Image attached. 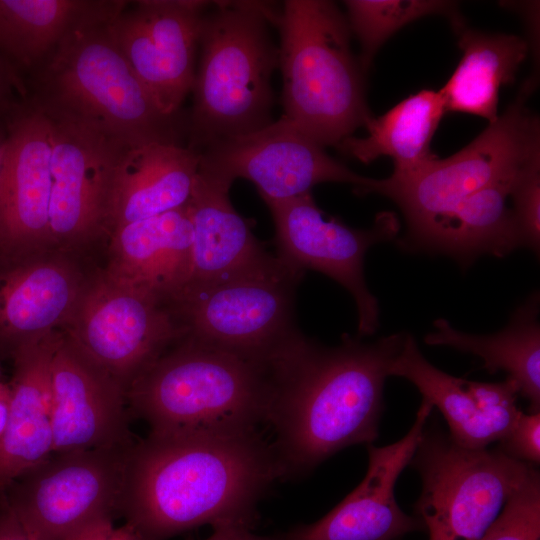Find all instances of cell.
Wrapping results in <instances>:
<instances>
[{
	"label": "cell",
	"instance_id": "obj_28",
	"mask_svg": "<svg viewBox=\"0 0 540 540\" xmlns=\"http://www.w3.org/2000/svg\"><path fill=\"white\" fill-rule=\"evenodd\" d=\"M538 294H533L512 315L501 331L475 335L455 329L447 320L437 319L434 331L424 341L430 346H447L483 360V368L493 374L504 371L519 394L529 402V413L540 412V326Z\"/></svg>",
	"mask_w": 540,
	"mask_h": 540
},
{
	"label": "cell",
	"instance_id": "obj_1",
	"mask_svg": "<svg viewBox=\"0 0 540 540\" xmlns=\"http://www.w3.org/2000/svg\"><path fill=\"white\" fill-rule=\"evenodd\" d=\"M281 478L272 444L257 431L149 433L129 450L120 511L146 540L202 525L252 528L262 495Z\"/></svg>",
	"mask_w": 540,
	"mask_h": 540
},
{
	"label": "cell",
	"instance_id": "obj_17",
	"mask_svg": "<svg viewBox=\"0 0 540 540\" xmlns=\"http://www.w3.org/2000/svg\"><path fill=\"white\" fill-rule=\"evenodd\" d=\"M53 453L126 446V391L63 331L50 367Z\"/></svg>",
	"mask_w": 540,
	"mask_h": 540
},
{
	"label": "cell",
	"instance_id": "obj_21",
	"mask_svg": "<svg viewBox=\"0 0 540 540\" xmlns=\"http://www.w3.org/2000/svg\"><path fill=\"white\" fill-rule=\"evenodd\" d=\"M109 238V278L168 307L188 286L193 232L185 206L117 227Z\"/></svg>",
	"mask_w": 540,
	"mask_h": 540
},
{
	"label": "cell",
	"instance_id": "obj_11",
	"mask_svg": "<svg viewBox=\"0 0 540 540\" xmlns=\"http://www.w3.org/2000/svg\"><path fill=\"white\" fill-rule=\"evenodd\" d=\"M64 332L126 392L182 336L167 305L103 271L92 275Z\"/></svg>",
	"mask_w": 540,
	"mask_h": 540
},
{
	"label": "cell",
	"instance_id": "obj_40",
	"mask_svg": "<svg viewBox=\"0 0 540 540\" xmlns=\"http://www.w3.org/2000/svg\"><path fill=\"white\" fill-rule=\"evenodd\" d=\"M1 382V381H0Z\"/></svg>",
	"mask_w": 540,
	"mask_h": 540
},
{
	"label": "cell",
	"instance_id": "obj_20",
	"mask_svg": "<svg viewBox=\"0 0 540 540\" xmlns=\"http://www.w3.org/2000/svg\"><path fill=\"white\" fill-rule=\"evenodd\" d=\"M390 376L413 383L422 399L437 407L449 427L453 442L468 449H483L499 442L522 413L519 388L510 378L496 383L469 381L432 365L421 353L412 335L390 368Z\"/></svg>",
	"mask_w": 540,
	"mask_h": 540
},
{
	"label": "cell",
	"instance_id": "obj_9",
	"mask_svg": "<svg viewBox=\"0 0 540 540\" xmlns=\"http://www.w3.org/2000/svg\"><path fill=\"white\" fill-rule=\"evenodd\" d=\"M422 481L415 516L428 540H480L535 470L498 448L468 449L424 428L410 461Z\"/></svg>",
	"mask_w": 540,
	"mask_h": 540
},
{
	"label": "cell",
	"instance_id": "obj_14",
	"mask_svg": "<svg viewBox=\"0 0 540 540\" xmlns=\"http://www.w3.org/2000/svg\"><path fill=\"white\" fill-rule=\"evenodd\" d=\"M199 154V171L230 185L237 178L249 180L261 198L296 197L323 182L351 184L357 195H366L373 182L328 155L283 117L251 133L216 142Z\"/></svg>",
	"mask_w": 540,
	"mask_h": 540
},
{
	"label": "cell",
	"instance_id": "obj_31",
	"mask_svg": "<svg viewBox=\"0 0 540 540\" xmlns=\"http://www.w3.org/2000/svg\"><path fill=\"white\" fill-rule=\"evenodd\" d=\"M480 540H540V476L536 469Z\"/></svg>",
	"mask_w": 540,
	"mask_h": 540
},
{
	"label": "cell",
	"instance_id": "obj_30",
	"mask_svg": "<svg viewBox=\"0 0 540 540\" xmlns=\"http://www.w3.org/2000/svg\"><path fill=\"white\" fill-rule=\"evenodd\" d=\"M347 22L361 47L359 65L366 74L379 48L405 25L429 15L448 18L455 33L464 20L455 1L347 0Z\"/></svg>",
	"mask_w": 540,
	"mask_h": 540
},
{
	"label": "cell",
	"instance_id": "obj_24",
	"mask_svg": "<svg viewBox=\"0 0 540 540\" xmlns=\"http://www.w3.org/2000/svg\"><path fill=\"white\" fill-rule=\"evenodd\" d=\"M129 3L124 0H0V60L26 83L72 32L112 21Z\"/></svg>",
	"mask_w": 540,
	"mask_h": 540
},
{
	"label": "cell",
	"instance_id": "obj_23",
	"mask_svg": "<svg viewBox=\"0 0 540 540\" xmlns=\"http://www.w3.org/2000/svg\"><path fill=\"white\" fill-rule=\"evenodd\" d=\"M230 187L198 169L185 205L193 232L192 272L187 287L231 277L274 257L232 206Z\"/></svg>",
	"mask_w": 540,
	"mask_h": 540
},
{
	"label": "cell",
	"instance_id": "obj_15",
	"mask_svg": "<svg viewBox=\"0 0 540 540\" xmlns=\"http://www.w3.org/2000/svg\"><path fill=\"white\" fill-rule=\"evenodd\" d=\"M109 24V31L159 109L182 114L192 91L202 17L210 2L140 0Z\"/></svg>",
	"mask_w": 540,
	"mask_h": 540
},
{
	"label": "cell",
	"instance_id": "obj_19",
	"mask_svg": "<svg viewBox=\"0 0 540 540\" xmlns=\"http://www.w3.org/2000/svg\"><path fill=\"white\" fill-rule=\"evenodd\" d=\"M91 277L54 249L0 264V354L65 331Z\"/></svg>",
	"mask_w": 540,
	"mask_h": 540
},
{
	"label": "cell",
	"instance_id": "obj_13",
	"mask_svg": "<svg viewBox=\"0 0 540 540\" xmlns=\"http://www.w3.org/2000/svg\"><path fill=\"white\" fill-rule=\"evenodd\" d=\"M51 249L75 254L110 234L118 163L129 145L92 128L49 117Z\"/></svg>",
	"mask_w": 540,
	"mask_h": 540
},
{
	"label": "cell",
	"instance_id": "obj_37",
	"mask_svg": "<svg viewBox=\"0 0 540 540\" xmlns=\"http://www.w3.org/2000/svg\"><path fill=\"white\" fill-rule=\"evenodd\" d=\"M205 540H280L278 537L256 534L253 528L246 526H221Z\"/></svg>",
	"mask_w": 540,
	"mask_h": 540
},
{
	"label": "cell",
	"instance_id": "obj_16",
	"mask_svg": "<svg viewBox=\"0 0 540 540\" xmlns=\"http://www.w3.org/2000/svg\"><path fill=\"white\" fill-rule=\"evenodd\" d=\"M0 173V264L51 249V127L27 97L6 115Z\"/></svg>",
	"mask_w": 540,
	"mask_h": 540
},
{
	"label": "cell",
	"instance_id": "obj_12",
	"mask_svg": "<svg viewBox=\"0 0 540 540\" xmlns=\"http://www.w3.org/2000/svg\"><path fill=\"white\" fill-rule=\"evenodd\" d=\"M275 226L277 255L289 266L315 270L332 278L353 297L358 315L357 337L379 327V305L368 289L364 257L373 245L394 239L400 224L392 212H382L368 229H355L325 217L311 192L287 198H262Z\"/></svg>",
	"mask_w": 540,
	"mask_h": 540
},
{
	"label": "cell",
	"instance_id": "obj_6",
	"mask_svg": "<svg viewBox=\"0 0 540 540\" xmlns=\"http://www.w3.org/2000/svg\"><path fill=\"white\" fill-rule=\"evenodd\" d=\"M283 118L321 146H337L372 117L346 16L331 1L278 9Z\"/></svg>",
	"mask_w": 540,
	"mask_h": 540
},
{
	"label": "cell",
	"instance_id": "obj_3",
	"mask_svg": "<svg viewBox=\"0 0 540 540\" xmlns=\"http://www.w3.org/2000/svg\"><path fill=\"white\" fill-rule=\"evenodd\" d=\"M277 361L180 337L129 386L154 434L236 435L267 423Z\"/></svg>",
	"mask_w": 540,
	"mask_h": 540
},
{
	"label": "cell",
	"instance_id": "obj_22",
	"mask_svg": "<svg viewBox=\"0 0 540 540\" xmlns=\"http://www.w3.org/2000/svg\"><path fill=\"white\" fill-rule=\"evenodd\" d=\"M62 332L31 342L12 356L9 418L0 442V494L53 453L50 367Z\"/></svg>",
	"mask_w": 540,
	"mask_h": 540
},
{
	"label": "cell",
	"instance_id": "obj_29",
	"mask_svg": "<svg viewBox=\"0 0 540 540\" xmlns=\"http://www.w3.org/2000/svg\"><path fill=\"white\" fill-rule=\"evenodd\" d=\"M446 113L440 91L423 89L365 124L366 137L349 136L336 147L364 164L382 156L394 162V173H407L437 158L432 138Z\"/></svg>",
	"mask_w": 540,
	"mask_h": 540
},
{
	"label": "cell",
	"instance_id": "obj_27",
	"mask_svg": "<svg viewBox=\"0 0 540 540\" xmlns=\"http://www.w3.org/2000/svg\"><path fill=\"white\" fill-rule=\"evenodd\" d=\"M456 34L462 57L439 90L446 112L468 113L493 123L498 118L499 90L514 83L529 44L517 35L484 33L466 26Z\"/></svg>",
	"mask_w": 540,
	"mask_h": 540
},
{
	"label": "cell",
	"instance_id": "obj_5",
	"mask_svg": "<svg viewBox=\"0 0 540 540\" xmlns=\"http://www.w3.org/2000/svg\"><path fill=\"white\" fill-rule=\"evenodd\" d=\"M278 10L258 1L210 2L201 21L199 64L187 115V146L206 147L270 124Z\"/></svg>",
	"mask_w": 540,
	"mask_h": 540
},
{
	"label": "cell",
	"instance_id": "obj_7",
	"mask_svg": "<svg viewBox=\"0 0 540 540\" xmlns=\"http://www.w3.org/2000/svg\"><path fill=\"white\" fill-rule=\"evenodd\" d=\"M536 85V76L527 78L505 112L456 154L373 180L367 194L391 199L405 218L401 247L408 250L474 192L540 156L539 118L528 107Z\"/></svg>",
	"mask_w": 540,
	"mask_h": 540
},
{
	"label": "cell",
	"instance_id": "obj_33",
	"mask_svg": "<svg viewBox=\"0 0 540 540\" xmlns=\"http://www.w3.org/2000/svg\"><path fill=\"white\" fill-rule=\"evenodd\" d=\"M511 458L530 465L540 462V412L521 413L497 447Z\"/></svg>",
	"mask_w": 540,
	"mask_h": 540
},
{
	"label": "cell",
	"instance_id": "obj_34",
	"mask_svg": "<svg viewBox=\"0 0 540 540\" xmlns=\"http://www.w3.org/2000/svg\"><path fill=\"white\" fill-rule=\"evenodd\" d=\"M66 540H146L137 530L126 523L115 527L112 517L96 519L73 533Z\"/></svg>",
	"mask_w": 540,
	"mask_h": 540
},
{
	"label": "cell",
	"instance_id": "obj_25",
	"mask_svg": "<svg viewBox=\"0 0 540 540\" xmlns=\"http://www.w3.org/2000/svg\"><path fill=\"white\" fill-rule=\"evenodd\" d=\"M199 163V152L187 145L148 143L128 147L116 170L110 233L125 224L184 207Z\"/></svg>",
	"mask_w": 540,
	"mask_h": 540
},
{
	"label": "cell",
	"instance_id": "obj_4",
	"mask_svg": "<svg viewBox=\"0 0 540 540\" xmlns=\"http://www.w3.org/2000/svg\"><path fill=\"white\" fill-rule=\"evenodd\" d=\"M110 22L67 36L27 79L28 98L49 117L92 128L129 146H185L187 116H169L159 109L114 41Z\"/></svg>",
	"mask_w": 540,
	"mask_h": 540
},
{
	"label": "cell",
	"instance_id": "obj_18",
	"mask_svg": "<svg viewBox=\"0 0 540 540\" xmlns=\"http://www.w3.org/2000/svg\"><path fill=\"white\" fill-rule=\"evenodd\" d=\"M422 399L414 424L395 443L367 445L368 468L361 483L324 517L294 527L280 540H400L406 534L425 529L416 516L397 504L395 484L421 439L433 410Z\"/></svg>",
	"mask_w": 540,
	"mask_h": 540
},
{
	"label": "cell",
	"instance_id": "obj_8",
	"mask_svg": "<svg viewBox=\"0 0 540 540\" xmlns=\"http://www.w3.org/2000/svg\"><path fill=\"white\" fill-rule=\"evenodd\" d=\"M303 275L274 256L231 277L189 286L169 308L182 336L274 362L302 335L294 302Z\"/></svg>",
	"mask_w": 540,
	"mask_h": 540
},
{
	"label": "cell",
	"instance_id": "obj_35",
	"mask_svg": "<svg viewBox=\"0 0 540 540\" xmlns=\"http://www.w3.org/2000/svg\"><path fill=\"white\" fill-rule=\"evenodd\" d=\"M27 96L26 83L0 60V115H6L16 103Z\"/></svg>",
	"mask_w": 540,
	"mask_h": 540
},
{
	"label": "cell",
	"instance_id": "obj_36",
	"mask_svg": "<svg viewBox=\"0 0 540 540\" xmlns=\"http://www.w3.org/2000/svg\"><path fill=\"white\" fill-rule=\"evenodd\" d=\"M0 540H32L3 493L0 494Z\"/></svg>",
	"mask_w": 540,
	"mask_h": 540
},
{
	"label": "cell",
	"instance_id": "obj_32",
	"mask_svg": "<svg viewBox=\"0 0 540 540\" xmlns=\"http://www.w3.org/2000/svg\"><path fill=\"white\" fill-rule=\"evenodd\" d=\"M512 212L522 247L534 253L540 248V157L528 164L511 192Z\"/></svg>",
	"mask_w": 540,
	"mask_h": 540
},
{
	"label": "cell",
	"instance_id": "obj_2",
	"mask_svg": "<svg viewBox=\"0 0 540 540\" xmlns=\"http://www.w3.org/2000/svg\"><path fill=\"white\" fill-rule=\"evenodd\" d=\"M394 333L364 343L348 335L335 347L302 335L276 366L267 423L283 479L303 476L356 444L378 438L384 385L404 342Z\"/></svg>",
	"mask_w": 540,
	"mask_h": 540
},
{
	"label": "cell",
	"instance_id": "obj_26",
	"mask_svg": "<svg viewBox=\"0 0 540 540\" xmlns=\"http://www.w3.org/2000/svg\"><path fill=\"white\" fill-rule=\"evenodd\" d=\"M533 160L474 192L409 250L445 254L466 268L481 255L504 257L522 247L508 204L518 177Z\"/></svg>",
	"mask_w": 540,
	"mask_h": 540
},
{
	"label": "cell",
	"instance_id": "obj_38",
	"mask_svg": "<svg viewBox=\"0 0 540 540\" xmlns=\"http://www.w3.org/2000/svg\"><path fill=\"white\" fill-rule=\"evenodd\" d=\"M10 407L9 385L0 382V442L7 427Z\"/></svg>",
	"mask_w": 540,
	"mask_h": 540
},
{
	"label": "cell",
	"instance_id": "obj_39",
	"mask_svg": "<svg viewBox=\"0 0 540 540\" xmlns=\"http://www.w3.org/2000/svg\"><path fill=\"white\" fill-rule=\"evenodd\" d=\"M6 115H0V173L7 139Z\"/></svg>",
	"mask_w": 540,
	"mask_h": 540
},
{
	"label": "cell",
	"instance_id": "obj_10",
	"mask_svg": "<svg viewBox=\"0 0 540 540\" xmlns=\"http://www.w3.org/2000/svg\"><path fill=\"white\" fill-rule=\"evenodd\" d=\"M133 444L52 453L15 478L3 494L31 539L66 540L120 511Z\"/></svg>",
	"mask_w": 540,
	"mask_h": 540
}]
</instances>
